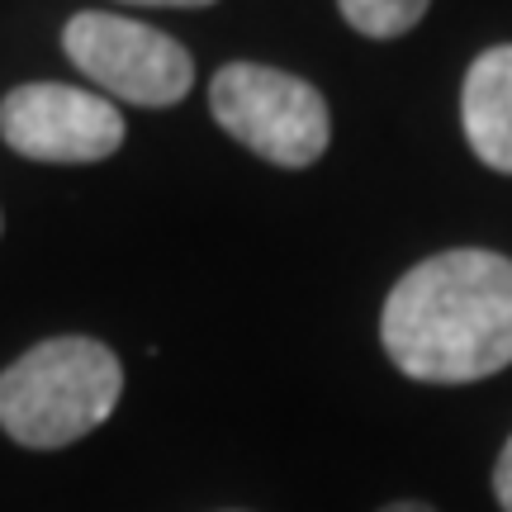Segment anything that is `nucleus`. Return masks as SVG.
Wrapping results in <instances>:
<instances>
[{
	"label": "nucleus",
	"mask_w": 512,
	"mask_h": 512,
	"mask_svg": "<svg viewBox=\"0 0 512 512\" xmlns=\"http://www.w3.org/2000/svg\"><path fill=\"white\" fill-rule=\"evenodd\" d=\"M389 361L418 384H475L512 366V256L451 247L399 275L380 313Z\"/></svg>",
	"instance_id": "f257e3e1"
},
{
	"label": "nucleus",
	"mask_w": 512,
	"mask_h": 512,
	"mask_svg": "<svg viewBox=\"0 0 512 512\" xmlns=\"http://www.w3.org/2000/svg\"><path fill=\"white\" fill-rule=\"evenodd\" d=\"M124 366L95 337H48L0 370V432L29 451H57L110 422Z\"/></svg>",
	"instance_id": "f03ea898"
},
{
	"label": "nucleus",
	"mask_w": 512,
	"mask_h": 512,
	"mask_svg": "<svg viewBox=\"0 0 512 512\" xmlns=\"http://www.w3.org/2000/svg\"><path fill=\"white\" fill-rule=\"evenodd\" d=\"M209 110L228 138H238L247 152L275 166L299 171L328 152L332 119L323 91L280 67L261 62L219 67V76L209 81Z\"/></svg>",
	"instance_id": "7ed1b4c3"
},
{
	"label": "nucleus",
	"mask_w": 512,
	"mask_h": 512,
	"mask_svg": "<svg viewBox=\"0 0 512 512\" xmlns=\"http://www.w3.org/2000/svg\"><path fill=\"white\" fill-rule=\"evenodd\" d=\"M62 48L100 91L128 105L166 110L195 86V57L176 38L110 10H81L62 29Z\"/></svg>",
	"instance_id": "20e7f679"
},
{
	"label": "nucleus",
	"mask_w": 512,
	"mask_h": 512,
	"mask_svg": "<svg viewBox=\"0 0 512 512\" xmlns=\"http://www.w3.org/2000/svg\"><path fill=\"white\" fill-rule=\"evenodd\" d=\"M0 138L29 162H105L124 147V114L105 95L34 81L0 100Z\"/></svg>",
	"instance_id": "39448f33"
},
{
	"label": "nucleus",
	"mask_w": 512,
	"mask_h": 512,
	"mask_svg": "<svg viewBox=\"0 0 512 512\" xmlns=\"http://www.w3.org/2000/svg\"><path fill=\"white\" fill-rule=\"evenodd\" d=\"M460 124L479 162L512 176V43L479 53L475 67L465 72Z\"/></svg>",
	"instance_id": "423d86ee"
},
{
	"label": "nucleus",
	"mask_w": 512,
	"mask_h": 512,
	"mask_svg": "<svg viewBox=\"0 0 512 512\" xmlns=\"http://www.w3.org/2000/svg\"><path fill=\"white\" fill-rule=\"evenodd\" d=\"M342 5V19H347L356 34L366 38H403L432 0H337Z\"/></svg>",
	"instance_id": "0eeeda50"
},
{
	"label": "nucleus",
	"mask_w": 512,
	"mask_h": 512,
	"mask_svg": "<svg viewBox=\"0 0 512 512\" xmlns=\"http://www.w3.org/2000/svg\"><path fill=\"white\" fill-rule=\"evenodd\" d=\"M494 494H498V508L512 512V437H508V446H503V456H498V465H494Z\"/></svg>",
	"instance_id": "6e6552de"
},
{
	"label": "nucleus",
	"mask_w": 512,
	"mask_h": 512,
	"mask_svg": "<svg viewBox=\"0 0 512 512\" xmlns=\"http://www.w3.org/2000/svg\"><path fill=\"white\" fill-rule=\"evenodd\" d=\"M128 5H185V10H195V5H214V0H128Z\"/></svg>",
	"instance_id": "1a4fd4ad"
},
{
	"label": "nucleus",
	"mask_w": 512,
	"mask_h": 512,
	"mask_svg": "<svg viewBox=\"0 0 512 512\" xmlns=\"http://www.w3.org/2000/svg\"><path fill=\"white\" fill-rule=\"evenodd\" d=\"M380 512H437V508H427V503H413V498H403V503H389V508Z\"/></svg>",
	"instance_id": "9d476101"
}]
</instances>
